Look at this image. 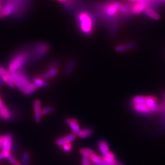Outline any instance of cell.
I'll use <instances>...</instances> for the list:
<instances>
[{"label": "cell", "instance_id": "cell-1", "mask_svg": "<svg viewBox=\"0 0 165 165\" xmlns=\"http://www.w3.org/2000/svg\"><path fill=\"white\" fill-rule=\"evenodd\" d=\"M122 3L115 0H106L103 3H94V14L103 20V26L115 22L120 15V7Z\"/></svg>", "mask_w": 165, "mask_h": 165}, {"label": "cell", "instance_id": "cell-2", "mask_svg": "<svg viewBox=\"0 0 165 165\" xmlns=\"http://www.w3.org/2000/svg\"><path fill=\"white\" fill-rule=\"evenodd\" d=\"M95 16L87 9H81L76 14V22L80 31L84 36H89L93 33L95 26Z\"/></svg>", "mask_w": 165, "mask_h": 165}, {"label": "cell", "instance_id": "cell-3", "mask_svg": "<svg viewBox=\"0 0 165 165\" xmlns=\"http://www.w3.org/2000/svg\"><path fill=\"white\" fill-rule=\"evenodd\" d=\"M50 50V46L48 43L37 42L32 45L28 50V62L30 64L35 63L38 61L45 57Z\"/></svg>", "mask_w": 165, "mask_h": 165}, {"label": "cell", "instance_id": "cell-4", "mask_svg": "<svg viewBox=\"0 0 165 165\" xmlns=\"http://www.w3.org/2000/svg\"><path fill=\"white\" fill-rule=\"evenodd\" d=\"M28 62V50H23L17 53L12 59L9 64L8 72H15L21 70Z\"/></svg>", "mask_w": 165, "mask_h": 165}, {"label": "cell", "instance_id": "cell-5", "mask_svg": "<svg viewBox=\"0 0 165 165\" xmlns=\"http://www.w3.org/2000/svg\"><path fill=\"white\" fill-rule=\"evenodd\" d=\"M6 1H10L15 5L17 9L16 15L17 17H20L27 11L31 0H6Z\"/></svg>", "mask_w": 165, "mask_h": 165}, {"label": "cell", "instance_id": "cell-6", "mask_svg": "<svg viewBox=\"0 0 165 165\" xmlns=\"http://www.w3.org/2000/svg\"><path fill=\"white\" fill-rule=\"evenodd\" d=\"M59 73V69L56 62H51L49 68L41 75V78L44 80L52 79L56 77Z\"/></svg>", "mask_w": 165, "mask_h": 165}, {"label": "cell", "instance_id": "cell-7", "mask_svg": "<svg viewBox=\"0 0 165 165\" xmlns=\"http://www.w3.org/2000/svg\"><path fill=\"white\" fill-rule=\"evenodd\" d=\"M12 136L11 134H7L5 136H0V144L1 145V149L4 151L10 152L12 144Z\"/></svg>", "mask_w": 165, "mask_h": 165}, {"label": "cell", "instance_id": "cell-8", "mask_svg": "<svg viewBox=\"0 0 165 165\" xmlns=\"http://www.w3.org/2000/svg\"><path fill=\"white\" fill-rule=\"evenodd\" d=\"M66 122L67 124V125L71 128L72 134L76 136L80 132L81 128L80 126L79 122H78V120L75 118H73V117L67 118L66 119Z\"/></svg>", "mask_w": 165, "mask_h": 165}, {"label": "cell", "instance_id": "cell-9", "mask_svg": "<svg viewBox=\"0 0 165 165\" xmlns=\"http://www.w3.org/2000/svg\"><path fill=\"white\" fill-rule=\"evenodd\" d=\"M41 102L39 99H36L33 103V112L34 120H35V122L37 124L40 123L41 121Z\"/></svg>", "mask_w": 165, "mask_h": 165}, {"label": "cell", "instance_id": "cell-10", "mask_svg": "<svg viewBox=\"0 0 165 165\" xmlns=\"http://www.w3.org/2000/svg\"><path fill=\"white\" fill-rule=\"evenodd\" d=\"M149 6V3L147 1H143L136 3L135 5L132 6L131 8V14L138 15L143 12L145 9Z\"/></svg>", "mask_w": 165, "mask_h": 165}, {"label": "cell", "instance_id": "cell-11", "mask_svg": "<svg viewBox=\"0 0 165 165\" xmlns=\"http://www.w3.org/2000/svg\"><path fill=\"white\" fill-rule=\"evenodd\" d=\"M17 77L19 78V79L20 80V82L22 83V85L23 86L24 88H27V86H28L31 83V81L29 76L27 74V73L25 72V71H23V69H21L20 71H18L15 72Z\"/></svg>", "mask_w": 165, "mask_h": 165}, {"label": "cell", "instance_id": "cell-12", "mask_svg": "<svg viewBox=\"0 0 165 165\" xmlns=\"http://www.w3.org/2000/svg\"><path fill=\"white\" fill-rule=\"evenodd\" d=\"M76 139V136L73 134H68L58 138L56 140V144L58 146H63V145L68 143H72Z\"/></svg>", "mask_w": 165, "mask_h": 165}, {"label": "cell", "instance_id": "cell-13", "mask_svg": "<svg viewBox=\"0 0 165 165\" xmlns=\"http://www.w3.org/2000/svg\"><path fill=\"white\" fill-rule=\"evenodd\" d=\"M136 45L134 42H129L124 44L117 45L115 47V51L117 53H124L128 50H131L136 47Z\"/></svg>", "mask_w": 165, "mask_h": 165}, {"label": "cell", "instance_id": "cell-14", "mask_svg": "<svg viewBox=\"0 0 165 165\" xmlns=\"http://www.w3.org/2000/svg\"><path fill=\"white\" fill-rule=\"evenodd\" d=\"M102 159L108 165H124L116 159L114 153L112 152H109L107 155L103 156Z\"/></svg>", "mask_w": 165, "mask_h": 165}, {"label": "cell", "instance_id": "cell-15", "mask_svg": "<svg viewBox=\"0 0 165 165\" xmlns=\"http://www.w3.org/2000/svg\"><path fill=\"white\" fill-rule=\"evenodd\" d=\"M75 66H76L75 60L73 59H69L66 66L65 71H64L65 75L67 76H71L75 70Z\"/></svg>", "mask_w": 165, "mask_h": 165}, {"label": "cell", "instance_id": "cell-16", "mask_svg": "<svg viewBox=\"0 0 165 165\" xmlns=\"http://www.w3.org/2000/svg\"><path fill=\"white\" fill-rule=\"evenodd\" d=\"M143 12L147 17H149V18L153 20H159L160 19V15L157 12H156L152 7H151L149 6L145 9Z\"/></svg>", "mask_w": 165, "mask_h": 165}, {"label": "cell", "instance_id": "cell-17", "mask_svg": "<svg viewBox=\"0 0 165 165\" xmlns=\"http://www.w3.org/2000/svg\"><path fill=\"white\" fill-rule=\"evenodd\" d=\"M12 115L11 111L4 105L0 108V119L4 120H11Z\"/></svg>", "mask_w": 165, "mask_h": 165}, {"label": "cell", "instance_id": "cell-18", "mask_svg": "<svg viewBox=\"0 0 165 165\" xmlns=\"http://www.w3.org/2000/svg\"><path fill=\"white\" fill-rule=\"evenodd\" d=\"M9 75L10 77L11 78V79L12 80L14 84H15V86H16L17 88H18L21 92H23L24 91V87L22 85V83L20 82V80L19 79V78L17 77V76L16 75L15 73V72H9Z\"/></svg>", "mask_w": 165, "mask_h": 165}, {"label": "cell", "instance_id": "cell-19", "mask_svg": "<svg viewBox=\"0 0 165 165\" xmlns=\"http://www.w3.org/2000/svg\"><path fill=\"white\" fill-rule=\"evenodd\" d=\"M99 149L103 156L107 155L110 152L109 146L107 142L105 140H100L98 143Z\"/></svg>", "mask_w": 165, "mask_h": 165}, {"label": "cell", "instance_id": "cell-20", "mask_svg": "<svg viewBox=\"0 0 165 165\" xmlns=\"http://www.w3.org/2000/svg\"><path fill=\"white\" fill-rule=\"evenodd\" d=\"M32 83L39 89V88H46L48 86L47 81L42 79L40 77H34L32 79Z\"/></svg>", "mask_w": 165, "mask_h": 165}, {"label": "cell", "instance_id": "cell-21", "mask_svg": "<svg viewBox=\"0 0 165 165\" xmlns=\"http://www.w3.org/2000/svg\"><path fill=\"white\" fill-rule=\"evenodd\" d=\"M94 133V130L91 128H86L84 129H81L80 132L77 135L80 138H87L91 136Z\"/></svg>", "mask_w": 165, "mask_h": 165}, {"label": "cell", "instance_id": "cell-22", "mask_svg": "<svg viewBox=\"0 0 165 165\" xmlns=\"http://www.w3.org/2000/svg\"><path fill=\"white\" fill-rule=\"evenodd\" d=\"M90 160L96 165H108L105 161H103L102 158L100 157L99 156L96 154L94 153L91 157H89Z\"/></svg>", "mask_w": 165, "mask_h": 165}, {"label": "cell", "instance_id": "cell-23", "mask_svg": "<svg viewBox=\"0 0 165 165\" xmlns=\"http://www.w3.org/2000/svg\"><path fill=\"white\" fill-rule=\"evenodd\" d=\"M38 88L37 87L34 85L32 83H31L28 86H27V88H24V90L23 91V94L25 95H30L31 94H32L34 92H35Z\"/></svg>", "mask_w": 165, "mask_h": 165}, {"label": "cell", "instance_id": "cell-24", "mask_svg": "<svg viewBox=\"0 0 165 165\" xmlns=\"http://www.w3.org/2000/svg\"><path fill=\"white\" fill-rule=\"evenodd\" d=\"M2 80H3V81L4 82V83H6L10 87V88H14L15 87V84L12 81V80L11 79V78L10 77L9 75V73L6 75H4L2 77H1Z\"/></svg>", "mask_w": 165, "mask_h": 165}, {"label": "cell", "instance_id": "cell-25", "mask_svg": "<svg viewBox=\"0 0 165 165\" xmlns=\"http://www.w3.org/2000/svg\"><path fill=\"white\" fill-rule=\"evenodd\" d=\"M80 153L83 155V157H88L89 158L94 153L92 149L88 148H81L80 150Z\"/></svg>", "mask_w": 165, "mask_h": 165}, {"label": "cell", "instance_id": "cell-26", "mask_svg": "<svg viewBox=\"0 0 165 165\" xmlns=\"http://www.w3.org/2000/svg\"><path fill=\"white\" fill-rule=\"evenodd\" d=\"M54 111V108L51 106H48L42 108L41 110V115L42 116H47L49 114H51V112Z\"/></svg>", "mask_w": 165, "mask_h": 165}, {"label": "cell", "instance_id": "cell-27", "mask_svg": "<svg viewBox=\"0 0 165 165\" xmlns=\"http://www.w3.org/2000/svg\"><path fill=\"white\" fill-rule=\"evenodd\" d=\"M30 155L28 152H24L22 155V165H29Z\"/></svg>", "mask_w": 165, "mask_h": 165}, {"label": "cell", "instance_id": "cell-28", "mask_svg": "<svg viewBox=\"0 0 165 165\" xmlns=\"http://www.w3.org/2000/svg\"><path fill=\"white\" fill-rule=\"evenodd\" d=\"M118 27H119V22L115 23L114 24H112L111 25V30H110V34L111 36L115 35V33L116 32Z\"/></svg>", "mask_w": 165, "mask_h": 165}, {"label": "cell", "instance_id": "cell-29", "mask_svg": "<svg viewBox=\"0 0 165 165\" xmlns=\"http://www.w3.org/2000/svg\"><path fill=\"white\" fill-rule=\"evenodd\" d=\"M61 147H62L63 151H64L66 152H70L72 149V143L66 144Z\"/></svg>", "mask_w": 165, "mask_h": 165}, {"label": "cell", "instance_id": "cell-30", "mask_svg": "<svg viewBox=\"0 0 165 165\" xmlns=\"http://www.w3.org/2000/svg\"><path fill=\"white\" fill-rule=\"evenodd\" d=\"M11 154H10V152H7V151H2L1 152H0V160H1V159H6Z\"/></svg>", "mask_w": 165, "mask_h": 165}, {"label": "cell", "instance_id": "cell-31", "mask_svg": "<svg viewBox=\"0 0 165 165\" xmlns=\"http://www.w3.org/2000/svg\"><path fill=\"white\" fill-rule=\"evenodd\" d=\"M90 159L88 157H83L81 165H91Z\"/></svg>", "mask_w": 165, "mask_h": 165}, {"label": "cell", "instance_id": "cell-32", "mask_svg": "<svg viewBox=\"0 0 165 165\" xmlns=\"http://www.w3.org/2000/svg\"><path fill=\"white\" fill-rule=\"evenodd\" d=\"M8 73H9V72L4 67H0V77H2L4 75H6Z\"/></svg>", "mask_w": 165, "mask_h": 165}, {"label": "cell", "instance_id": "cell-33", "mask_svg": "<svg viewBox=\"0 0 165 165\" xmlns=\"http://www.w3.org/2000/svg\"><path fill=\"white\" fill-rule=\"evenodd\" d=\"M4 17L3 12V3H0V19H3Z\"/></svg>", "mask_w": 165, "mask_h": 165}, {"label": "cell", "instance_id": "cell-34", "mask_svg": "<svg viewBox=\"0 0 165 165\" xmlns=\"http://www.w3.org/2000/svg\"><path fill=\"white\" fill-rule=\"evenodd\" d=\"M3 106H4V104H3V102H2L1 99V98H0V108H1V107H3Z\"/></svg>", "mask_w": 165, "mask_h": 165}, {"label": "cell", "instance_id": "cell-35", "mask_svg": "<svg viewBox=\"0 0 165 165\" xmlns=\"http://www.w3.org/2000/svg\"><path fill=\"white\" fill-rule=\"evenodd\" d=\"M131 3H137V0H128Z\"/></svg>", "mask_w": 165, "mask_h": 165}, {"label": "cell", "instance_id": "cell-36", "mask_svg": "<svg viewBox=\"0 0 165 165\" xmlns=\"http://www.w3.org/2000/svg\"><path fill=\"white\" fill-rule=\"evenodd\" d=\"M3 84H4V82L3 81V80H2V79L1 78V79H0V86H1Z\"/></svg>", "mask_w": 165, "mask_h": 165}, {"label": "cell", "instance_id": "cell-37", "mask_svg": "<svg viewBox=\"0 0 165 165\" xmlns=\"http://www.w3.org/2000/svg\"><path fill=\"white\" fill-rule=\"evenodd\" d=\"M13 165H22V164H20V163H19L17 161H16V162H15Z\"/></svg>", "mask_w": 165, "mask_h": 165}, {"label": "cell", "instance_id": "cell-38", "mask_svg": "<svg viewBox=\"0 0 165 165\" xmlns=\"http://www.w3.org/2000/svg\"><path fill=\"white\" fill-rule=\"evenodd\" d=\"M56 1H58L61 2V3H64L67 1V0H56Z\"/></svg>", "mask_w": 165, "mask_h": 165}, {"label": "cell", "instance_id": "cell-39", "mask_svg": "<svg viewBox=\"0 0 165 165\" xmlns=\"http://www.w3.org/2000/svg\"><path fill=\"white\" fill-rule=\"evenodd\" d=\"M1 149V145L0 144V149Z\"/></svg>", "mask_w": 165, "mask_h": 165}, {"label": "cell", "instance_id": "cell-40", "mask_svg": "<svg viewBox=\"0 0 165 165\" xmlns=\"http://www.w3.org/2000/svg\"></svg>", "mask_w": 165, "mask_h": 165}]
</instances>
